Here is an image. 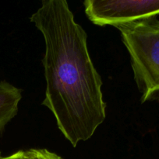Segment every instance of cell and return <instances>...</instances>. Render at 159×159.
Here are the masks:
<instances>
[{"label":"cell","instance_id":"cell-1","mask_svg":"<svg viewBox=\"0 0 159 159\" xmlns=\"http://www.w3.org/2000/svg\"><path fill=\"white\" fill-rule=\"evenodd\" d=\"M45 42L42 102L59 130L76 147L91 138L106 117L102 81L90 59L87 34L65 0H46L31 16Z\"/></svg>","mask_w":159,"mask_h":159},{"label":"cell","instance_id":"cell-2","mask_svg":"<svg viewBox=\"0 0 159 159\" xmlns=\"http://www.w3.org/2000/svg\"><path fill=\"white\" fill-rule=\"evenodd\" d=\"M130 56L141 102L159 93V20L154 17L115 26Z\"/></svg>","mask_w":159,"mask_h":159},{"label":"cell","instance_id":"cell-3","mask_svg":"<svg viewBox=\"0 0 159 159\" xmlns=\"http://www.w3.org/2000/svg\"><path fill=\"white\" fill-rule=\"evenodd\" d=\"M85 13L98 26H116L159 14V0H86Z\"/></svg>","mask_w":159,"mask_h":159},{"label":"cell","instance_id":"cell-4","mask_svg":"<svg viewBox=\"0 0 159 159\" xmlns=\"http://www.w3.org/2000/svg\"><path fill=\"white\" fill-rule=\"evenodd\" d=\"M22 91L6 81L0 82V136L18 112Z\"/></svg>","mask_w":159,"mask_h":159},{"label":"cell","instance_id":"cell-5","mask_svg":"<svg viewBox=\"0 0 159 159\" xmlns=\"http://www.w3.org/2000/svg\"><path fill=\"white\" fill-rule=\"evenodd\" d=\"M28 159H62L60 156L46 149H30L26 151Z\"/></svg>","mask_w":159,"mask_h":159},{"label":"cell","instance_id":"cell-6","mask_svg":"<svg viewBox=\"0 0 159 159\" xmlns=\"http://www.w3.org/2000/svg\"><path fill=\"white\" fill-rule=\"evenodd\" d=\"M0 159H28L27 155H26V152L24 151H18L17 152L12 154L8 156L2 157V156Z\"/></svg>","mask_w":159,"mask_h":159},{"label":"cell","instance_id":"cell-7","mask_svg":"<svg viewBox=\"0 0 159 159\" xmlns=\"http://www.w3.org/2000/svg\"><path fill=\"white\" fill-rule=\"evenodd\" d=\"M2 157V154H1V152H0V158H1Z\"/></svg>","mask_w":159,"mask_h":159}]
</instances>
